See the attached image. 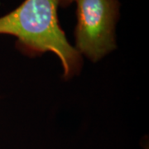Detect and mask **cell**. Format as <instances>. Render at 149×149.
Instances as JSON below:
<instances>
[{
    "instance_id": "6da1fadb",
    "label": "cell",
    "mask_w": 149,
    "mask_h": 149,
    "mask_svg": "<svg viewBox=\"0 0 149 149\" xmlns=\"http://www.w3.org/2000/svg\"><path fill=\"white\" fill-rule=\"evenodd\" d=\"M57 0H24L0 17V34L17 37V47L28 56L52 52L60 59L65 79L80 72L82 57L65 36L57 17Z\"/></svg>"
},
{
    "instance_id": "7a4b0ae2",
    "label": "cell",
    "mask_w": 149,
    "mask_h": 149,
    "mask_svg": "<svg viewBox=\"0 0 149 149\" xmlns=\"http://www.w3.org/2000/svg\"><path fill=\"white\" fill-rule=\"evenodd\" d=\"M77 24L75 49L98 61L116 48L115 27L119 17L118 0H75Z\"/></svg>"
},
{
    "instance_id": "3957f363",
    "label": "cell",
    "mask_w": 149,
    "mask_h": 149,
    "mask_svg": "<svg viewBox=\"0 0 149 149\" xmlns=\"http://www.w3.org/2000/svg\"><path fill=\"white\" fill-rule=\"evenodd\" d=\"M75 0H57L58 6H61V8H66L70 6Z\"/></svg>"
}]
</instances>
